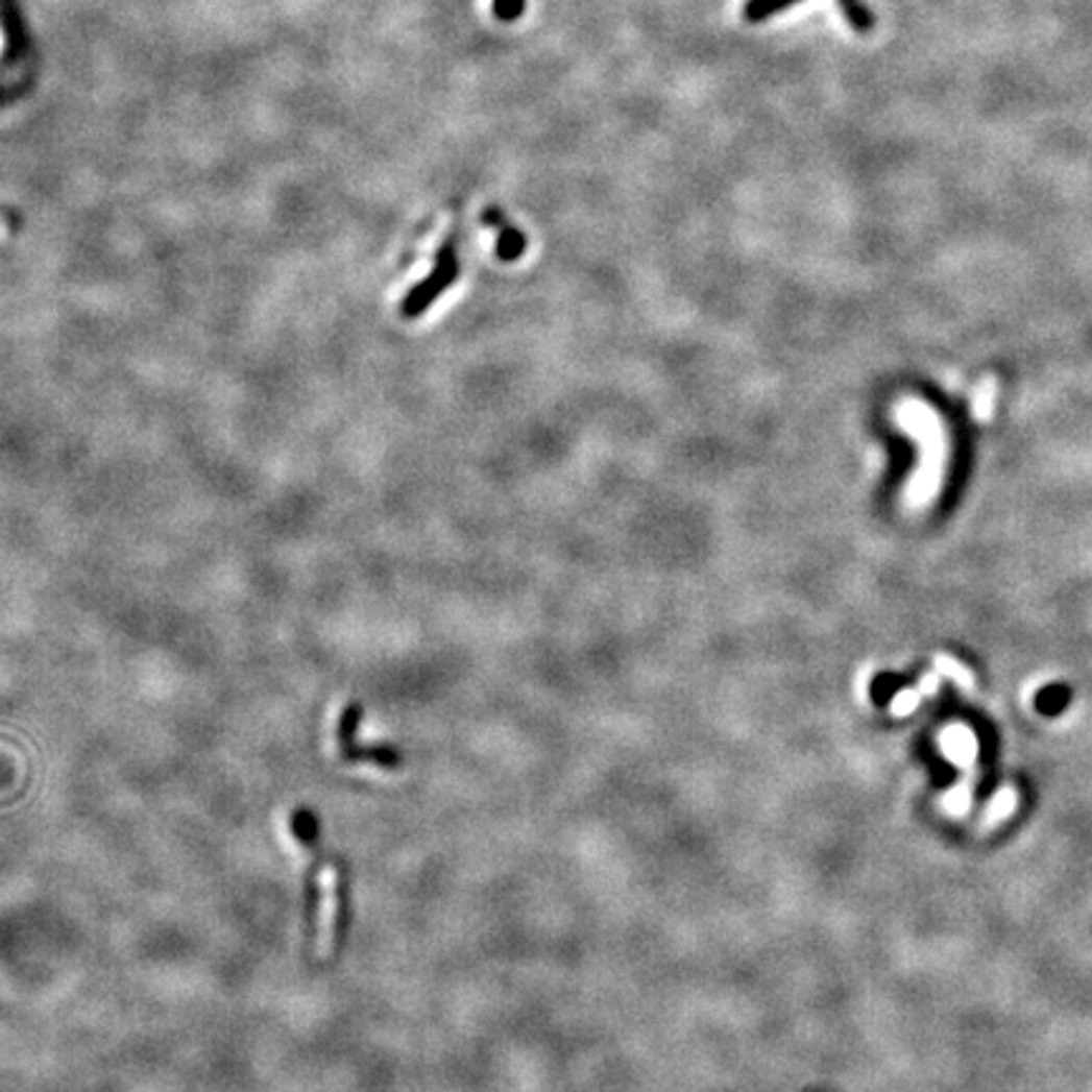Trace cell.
<instances>
[{"label": "cell", "mask_w": 1092, "mask_h": 1092, "mask_svg": "<svg viewBox=\"0 0 1092 1092\" xmlns=\"http://www.w3.org/2000/svg\"><path fill=\"white\" fill-rule=\"evenodd\" d=\"M0 49H3V35H0Z\"/></svg>", "instance_id": "9c48e42d"}, {"label": "cell", "mask_w": 1092, "mask_h": 1092, "mask_svg": "<svg viewBox=\"0 0 1092 1092\" xmlns=\"http://www.w3.org/2000/svg\"><path fill=\"white\" fill-rule=\"evenodd\" d=\"M491 14L496 16L499 21L513 23L527 14V0H493Z\"/></svg>", "instance_id": "52a82bcc"}, {"label": "cell", "mask_w": 1092, "mask_h": 1092, "mask_svg": "<svg viewBox=\"0 0 1092 1092\" xmlns=\"http://www.w3.org/2000/svg\"><path fill=\"white\" fill-rule=\"evenodd\" d=\"M795 3H799V0H746L742 14L749 23H761V21H767V18L781 14V10H786Z\"/></svg>", "instance_id": "5b68a950"}, {"label": "cell", "mask_w": 1092, "mask_h": 1092, "mask_svg": "<svg viewBox=\"0 0 1092 1092\" xmlns=\"http://www.w3.org/2000/svg\"><path fill=\"white\" fill-rule=\"evenodd\" d=\"M840 10H843L847 26L855 33H873L875 31V14L863 3V0H838Z\"/></svg>", "instance_id": "277c9868"}, {"label": "cell", "mask_w": 1092, "mask_h": 1092, "mask_svg": "<svg viewBox=\"0 0 1092 1092\" xmlns=\"http://www.w3.org/2000/svg\"><path fill=\"white\" fill-rule=\"evenodd\" d=\"M971 804V790L969 784H958L956 790H951V795L946 797V807L948 811H953V815H961V811L969 809Z\"/></svg>", "instance_id": "ba28073f"}, {"label": "cell", "mask_w": 1092, "mask_h": 1092, "mask_svg": "<svg viewBox=\"0 0 1092 1092\" xmlns=\"http://www.w3.org/2000/svg\"><path fill=\"white\" fill-rule=\"evenodd\" d=\"M941 746H944L948 759L958 767H971L978 756L976 736L966 726H948L941 736Z\"/></svg>", "instance_id": "3957f363"}, {"label": "cell", "mask_w": 1092, "mask_h": 1092, "mask_svg": "<svg viewBox=\"0 0 1092 1092\" xmlns=\"http://www.w3.org/2000/svg\"><path fill=\"white\" fill-rule=\"evenodd\" d=\"M453 264H456V261H453V250L451 248L440 250V259H438V266H435L433 276L426 278V282H422V284H417L415 289L410 291L408 296H405V301H403V314L405 316H417L420 312H426L428 307H431L433 298L438 296L447 284H451L453 271H456V266H453Z\"/></svg>", "instance_id": "7a4b0ae2"}, {"label": "cell", "mask_w": 1092, "mask_h": 1092, "mask_svg": "<svg viewBox=\"0 0 1092 1092\" xmlns=\"http://www.w3.org/2000/svg\"><path fill=\"white\" fill-rule=\"evenodd\" d=\"M1017 790L1014 786H1001L999 792H996L992 802H989V809H987V825H996V822H1004L1006 817H1012V811L1017 809Z\"/></svg>", "instance_id": "8992f818"}, {"label": "cell", "mask_w": 1092, "mask_h": 1092, "mask_svg": "<svg viewBox=\"0 0 1092 1092\" xmlns=\"http://www.w3.org/2000/svg\"><path fill=\"white\" fill-rule=\"evenodd\" d=\"M321 885V930H319V951L321 956H330L337 946L339 933V913H342V877L332 863H321L319 870Z\"/></svg>", "instance_id": "6da1fadb"}]
</instances>
